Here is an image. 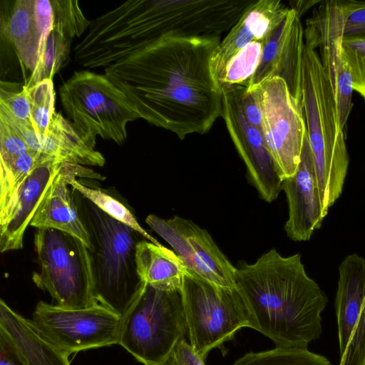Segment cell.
<instances>
[{
  "label": "cell",
  "instance_id": "cell-1",
  "mask_svg": "<svg viewBox=\"0 0 365 365\" xmlns=\"http://www.w3.org/2000/svg\"><path fill=\"white\" fill-rule=\"evenodd\" d=\"M220 36H166L105 68L141 118L182 140L207 133L222 117V91L211 69Z\"/></svg>",
  "mask_w": 365,
  "mask_h": 365
},
{
  "label": "cell",
  "instance_id": "cell-2",
  "mask_svg": "<svg viewBox=\"0 0 365 365\" xmlns=\"http://www.w3.org/2000/svg\"><path fill=\"white\" fill-rule=\"evenodd\" d=\"M236 287L249 313V327L276 347L307 349L322 334L328 299L307 274L299 254L282 256L275 249L235 272Z\"/></svg>",
  "mask_w": 365,
  "mask_h": 365
},
{
  "label": "cell",
  "instance_id": "cell-3",
  "mask_svg": "<svg viewBox=\"0 0 365 365\" xmlns=\"http://www.w3.org/2000/svg\"><path fill=\"white\" fill-rule=\"evenodd\" d=\"M73 189V188H72ZM78 210L88 232L96 302L123 318L143 290L136 251L144 237L110 217L73 189Z\"/></svg>",
  "mask_w": 365,
  "mask_h": 365
},
{
  "label": "cell",
  "instance_id": "cell-4",
  "mask_svg": "<svg viewBox=\"0 0 365 365\" xmlns=\"http://www.w3.org/2000/svg\"><path fill=\"white\" fill-rule=\"evenodd\" d=\"M302 74L307 136L322 206L327 213L342 192L349 154L330 79L317 51L306 45Z\"/></svg>",
  "mask_w": 365,
  "mask_h": 365
},
{
  "label": "cell",
  "instance_id": "cell-5",
  "mask_svg": "<svg viewBox=\"0 0 365 365\" xmlns=\"http://www.w3.org/2000/svg\"><path fill=\"white\" fill-rule=\"evenodd\" d=\"M186 331L181 289L145 284L122 318L118 344L144 365H164Z\"/></svg>",
  "mask_w": 365,
  "mask_h": 365
},
{
  "label": "cell",
  "instance_id": "cell-6",
  "mask_svg": "<svg viewBox=\"0 0 365 365\" xmlns=\"http://www.w3.org/2000/svg\"><path fill=\"white\" fill-rule=\"evenodd\" d=\"M34 247L38 269L32 280L56 305L81 309L98 304L89 251L78 238L53 228H38Z\"/></svg>",
  "mask_w": 365,
  "mask_h": 365
},
{
  "label": "cell",
  "instance_id": "cell-7",
  "mask_svg": "<svg viewBox=\"0 0 365 365\" xmlns=\"http://www.w3.org/2000/svg\"><path fill=\"white\" fill-rule=\"evenodd\" d=\"M68 120L85 133L123 144L127 124L141 118L127 96L105 74L77 71L59 88Z\"/></svg>",
  "mask_w": 365,
  "mask_h": 365
},
{
  "label": "cell",
  "instance_id": "cell-8",
  "mask_svg": "<svg viewBox=\"0 0 365 365\" xmlns=\"http://www.w3.org/2000/svg\"><path fill=\"white\" fill-rule=\"evenodd\" d=\"M181 293L190 344L202 359L249 327L248 310L237 287L217 285L185 269Z\"/></svg>",
  "mask_w": 365,
  "mask_h": 365
},
{
  "label": "cell",
  "instance_id": "cell-9",
  "mask_svg": "<svg viewBox=\"0 0 365 365\" xmlns=\"http://www.w3.org/2000/svg\"><path fill=\"white\" fill-rule=\"evenodd\" d=\"M255 96L262 113L260 129L267 148L282 180L299 166L307 126L302 101L279 77L247 88Z\"/></svg>",
  "mask_w": 365,
  "mask_h": 365
},
{
  "label": "cell",
  "instance_id": "cell-10",
  "mask_svg": "<svg viewBox=\"0 0 365 365\" xmlns=\"http://www.w3.org/2000/svg\"><path fill=\"white\" fill-rule=\"evenodd\" d=\"M33 322L45 337L71 354L118 344L122 318L100 304L68 309L40 301Z\"/></svg>",
  "mask_w": 365,
  "mask_h": 365
},
{
  "label": "cell",
  "instance_id": "cell-11",
  "mask_svg": "<svg viewBox=\"0 0 365 365\" xmlns=\"http://www.w3.org/2000/svg\"><path fill=\"white\" fill-rule=\"evenodd\" d=\"M145 222L168 242L187 269L217 285L236 287L237 268L205 229L177 215L163 219L150 214Z\"/></svg>",
  "mask_w": 365,
  "mask_h": 365
},
{
  "label": "cell",
  "instance_id": "cell-12",
  "mask_svg": "<svg viewBox=\"0 0 365 365\" xmlns=\"http://www.w3.org/2000/svg\"><path fill=\"white\" fill-rule=\"evenodd\" d=\"M335 311L339 365H365V259L357 254L339 265Z\"/></svg>",
  "mask_w": 365,
  "mask_h": 365
},
{
  "label": "cell",
  "instance_id": "cell-13",
  "mask_svg": "<svg viewBox=\"0 0 365 365\" xmlns=\"http://www.w3.org/2000/svg\"><path fill=\"white\" fill-rule=\"evenodd\" d=\"M222 117L231 139L244 161L249 180L260 197L267 202L276 200L282 190V178L267 148L261 129L251 124L239 109L227 86H221Z\"/></svg>",
  "mask_w": 365,
  "mask_h": 365
},
{
  "label": "cell",
  "instance_id": "cell-14",
  "mask_svg": "<svg viewBox=\"0 0 365 365\" xmlns=\"http://www.w3.org/2000/svg\"><path fill=\"white\" fill-rule=\"evenodd\" d=\"M1 13V41L11 44L21 63L33 74L41 64L53 24L51 1L17 0ZM30 75V76H31Z\"/></svg>",
  "mask_w": 365,
  "mask_h": 365
},
{
  "label": "cell",
  "instance_id": "cell-15",
  "mask_svg": "<svg viewBox=\"0 0 365 365\" xmlns=\"http://www.w3.org/2000/svg\"><path fill=\"white\" fill-rule=\"evenodd\" d=\"M304 29L300 18L289 10L264 43L258 66L249 86L264 80L279 77L287 85L291 94L302 102V72Z\"/></svg>",
  "mask_w": 365,
  "mask_h": 365
},
{
  "label": "cell",
  "instance_id": "cell-16",
  "mask_svg": "<svg viewBox=\"0 0 365 365\" xmlns=\"http://www.w3.org/2000/svg\"><path fill=\"white\" fill-rule=\"evenodd\" d=\"M282 190L288 203L284 225L287 237L295 242L309 240L327 213L322 206L307 134L297 170L282 180Z\"/></svg>",
  "mask_w": 365,
  "mask_h": 365
},
{
  "label": "cell",
  "instance_id": "cell-17",
  "mask_svg": "<svg viewBox=\"0 0 365 365\" xmlns=\"http://www.w3.org/2000/svg\"><path fill=\"white\" fill-rule=\"evenodd\" d=\"M63 163L50 160L38 165L0 210L1 253L23 248L25 231Z\"/></svg>",
  "mask_w": 365,
  "mask_h": 365
},
{
  "label": "cell",
  "instance_id": "cell-18",
  "mask_svg": "<svg viewBox=\"0 0 365 365\" xmlns=\"http://www.w3.org/2000/svg\"><path fill=\"white\" fill-rule=\"evenodd\" d=\"M78 178L103 180L106 177L83 165L63 163L42 199L30 226L65 232L81 240L90 249L88 235L80 217L73 189L68 187L72 180Z\"/></svg>",
  "mask_w": 365,
  "mask_h": 365
},
{
  "label": "cell",
  "instance_id": "cell-19",
  "mask_svg": "<svg viewBox=\"0 0 365 365\" xmlns=\"http://www.w3.org/2000/svg\"><path fill=\"white\" fill-rule=\"evenodd\" d=\"M289 8L280 0H259L250 6L213 53L211 69L218 85L231 60L250 43H265Z\"/></svg>",
  "mask_w": 365,
  "mask_h": 365
},
{
  "label": "cell",
  "instance_id": "cell-20",
  "mask_svg": "<svg viewBox=\"0 0 365 365\" xmlns=\"http://www.w3.org/2000/svg\"><path fill=\"white\" fill-rule=\"evenodd\" d=\"M348 12L347 1H321L311 17L306 20L304 30L305 45L319 48L322 65L334 89L343 63L341 43Z\"/></svg>",
  "mask_w": 365,
  "mask_h": 365
},
{
  "label": "cell",
  "instance_id": "cell-21",
  "mask_svg": "<svg viewBox=\"0 0 365 365\" xmlns=\"http://www.w3.org/2000/svg\"><path fill=\"white\" fill-rule=\"evenodd\" d=\"M53 24L47 38L41 62L25 83L31 87L45 79L52 80L70 52L73 38L88 28L91 21L83 15L78 1H51Z\"/></svg>",
  "mask_w": 365,
  "mask_h": 365
},
{
  "label": "cell",
  "instance_id": "cell-22",
  "mask_svg": "<svg viewBox=\"0 0 365 365\" xmlns=\"http://www.w3.org/2000/svg\"><path fill=\"white\" fill-rule=\"evenodd\" d=\"M96 143V138L56 112L48 134L38 138L36 152L61 163L103 167L106 160L95 150Z\"/></svg>",
  "mask_w": 365,
  "mask_h": 365
},
{
  "label": "cell",
  "instance_id": "cell-23",
  "mask_svg": "<svg viewBox=\"0 0 365 365\" xmlns=\"http://www.w3.org/2000/svg\"><path fill=\"white\" fill-rule=\"evenodd\" d=\"M0 329L14 344L26 365H70L68 354L46 337L33 321L0 300Z\"/></svg>",
  "mask_w": 365,
  "mask_h": 365
},
{
  "label": "cell",
  "instance_id": "cell-24",
  "mask_svg": "<svg viewBox=\"0 0 365 365\" xmlns=\"http://www.w3.org/2000/svg\"><path fill=\"white\" fill-rule=\"evenodd\" d=\"M136 263L146 284L160 290L181 289L186 268L172 250L144 238L137 246Z\"/></svg>",
  "mask_w": 365,
  "mask_h": 365
},
{
  "label": "cell",
  "instance_id": "cell-25",
  "mask_svg": "<svg viewBox=\"0 0 365 365\" xmlns=\"http://www.w3.org/2000/svg\"><path fill=\"white\" fill-rule=\"evenodd\" d=\"M69 185L110 217L132 227L147 240L161 245L141 227L130 208L108 191L78 179L72 180Z\"/></svg>",
  "mask_w": 365,
  "mask_h": 365
},
{
  "label": "cell",
  "instance_id": "cell-26",
  "mask_svg": "<svg viewBox=\"0 0 365 365\" xmlns=\"http://www.w3.org/2000/svg\"><path fill=\"white\" fill-rule=\"evenodd\" d=\"M232 365H332L327 358L308 349L276 347L274 349L250 352Z\"/></svg>",
  "mask_w": 365,
  "mask_h": 365
},
{
  "label": "cell",
  "instance_id": "cell-27",
  "mask_svg": "<svg viewBox=\"0 0 365 365\" xmlns=\"http://www.w3.org/2000/svg\"><path fill=\"white\" fill-rule=\"evenodd\" d=\"M50 160L53 159L30 150L9 165L0 166V210L6 207L14 191L29 175L38 165Z\"/></svg>",
  "mask_w": 365,
  "mask_h": 365
},
{
  "label": "cell",
  "instance_id": "cell-28",
  "mask_svg": "<svg viewBox=\"0 0 365 365\" xmlns=\"http://www.w3.org/2000/svg\"><path fill=\"white\" fill-rule=\"evenodd\" d=\"M27 88L31 100V123L38 138H42L48 134L56 113L53 81L45 79Z\"/></svg>",
  "mask_w": 365,
  "mask_h": 365
},
{
  "label": "cell",
  "instance_id": "cell-29",
  "mask_svg": "<svg viewBox=\"0 0 365 365\" xmlns=\"http://www.w3.org/2000/svg\"><path fill=\"white\" fill-rule=\"evenodd\" d=\"M264 45L255 41L239 52L227 66L219 82L220 87L242 85L247 88L259 63Z\"/></svg>",
  "mask_w": 365,
  "mask_h": 365
},
{
  "label": "cell",
  "instance_id": "cell-30",
  "mask_svg": "<svg viewBox=\"0 0 365 365\" xmlns=\"http://www.w3.org/2000/svg\"><path fill=\"white\" fill-rule=\"evenodd\" d=\"M19 85L1 81L0 111L19 123L31 125L29 91L24 85L19 89Z\"/></svg>",
  "mask_w": 365,
  "mask_h": 365
},
{
  "label": "cell",
  "instance_id": "cell-31",
  "mask_svg": "<svg viewBox=\"0 0 365 365\" xmlns=\"http://www.w3.org/2000/svg\"><path fill=\"white\" fill-rule=\"evenodd\" d=\"M341 55L349 68L354 90L365 100V36L344 38Z\"/></svg>",
  "mask_w": 365,
  "mask_h": 365
},
{
  "label": "cell",
  "instance_id": "cell-32",
  "mask_svg": "<svg viewBox=\"0 0 365 365\" xmlns=\"http://www.w3.org/2000/svg\"><path fill=\"white\" fill-rule=\"evenodd\" d=\"M333 91L339 125L344 131L352 108L351 97L354 91L350 70L344 58L342 65L338 72L336 84Z\"/></svg>",
  "mask_w": 365,
  "mask_h": 365
},
{
  "label": "cell",
  "instance_id": "cell-33",
  "mask_svg": "<svg viewBox=\"0 0 365 365\" xmlns=\"http://www.w3.org/2000/svg\"><path fill=\"white\" fill-rule=\"evenodd\" d=\"M29 150L20 134L0 118V166L9 165Z\"/></svg>",
  "mask_w": 365,
  "mask_h": 365
},
{
  "label": "cell",
  "instance_id": "cell-34",
  "mask_svg": "<svg viewBox=\"0 0 365 365\" xmlns=\"http://www.w3.org/2000/svg\"><path fill=\"white\" fill-rule=\"evenodd\" d=\"M344 38L365 36V1H347Z\"/></svg>",
  "mask_w": 365,
  "mask_h": 365
},
{
  "label": "cell",
  "instance_id": "cell-35",
  "mask_svg": "<svg viewBox=\"0 0 365 365\" xmlns=\"http://www.w3.org/2000/svg\"><path fill=\"white\" fill-rule=\"evenodd\" d=\"M164 365H206L205 359L197 354L185 338L175 346Z\"/></svg>",
  "mask_w": 365,
  "mask_h": 365
},
{
  "label": "cell",
  "instance_id": "cell-36",
  "mask_svg": "<svg viewBox=\"0 0 365 365\" xmlns=\"http://www.w3.org/2000/svg\"><path fill=\"white\" fill-rule=\"evenodd\" d=\"M0 365H26L19 350L0 329Z\"/></svg>",
  "mask_w": 365,
  "mask_h": 365
},
{
  "label": "cell",
  "instance_id": "cell-37",
  "mask_svg": "<svg viewBox=\"0 0 365 365\" xmlns=\"http://www.w3.org/2000/svg\"><path fill=\"white\" fill-rule=\"evenodd\" d=\"M321 1L314 0H301V1H290V9H293L297 16L300 18L311 7L316 6Z\"/></svg>",
  "mask_w": 365,
  "mask_h": 365
}]
</instances>
